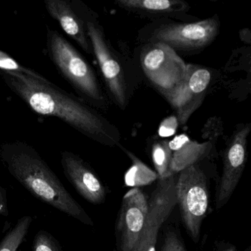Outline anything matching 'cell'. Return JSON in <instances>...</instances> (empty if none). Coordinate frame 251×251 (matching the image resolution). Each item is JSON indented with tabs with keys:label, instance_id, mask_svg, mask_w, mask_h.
<instances>
[{
	"label": "cell",
	"instance_id": "20",
	"mask_svg": "<svg viewBox=\"0 0 251 251\" xmlns=\"http://www.w3.org/2000/svg\"><path fill=\"white\" fill-rule=\"evenodd\" d=\"M33 251H63L56 239L45 230H40L35 236Z\"/></svg>",
	"mask_w": 251,
	"mask_h": 251
},
{
	"label": "cell",
	"instance_id": "2",
	"mask_svg": "<svg viewBox=\"0 0 251 251\" xmlns=\"http://www.w3.org/2000/svg\"><path fill=\"white\" fill-rule=\"evenodd\" d=\"M0 159L8 173L36 198L87 226L93 220L65 189L33 147L22 141L0 146Z\"/></svg>",
	"mask_w": 251,
	"mask_h": 251
},
{
	"label": "cell",
	"instance_id": "8",
	"mask_svg": "<svg viewBox=\"0 0 251 251\" xmlns=\"http://www.w3.org/2000/svg\"><path fill=\"white\" fill-rule=\"evenodd\" d=\"M217 17L192 23H176L161 26L152 34V43L159 42L172 49L192 51L208 46L218 34Z\"/></svg>",
	"mask_w": 251,
	"mask_h": 251
},
{
	"label": "cell",
	"instance_id": "1",
	"mask_svg": "<svg viewBox=\"0 0 251 251\" xmlns=\"http://www.w3.org/2000/svg\"><path fill=\"white\" fill-rule=\"evenodd\" d=\"M0 76L10 90L36 114L56 117L102 145L113 146L119 143L115 129L104 117L48 79L2 70Z\"/></svg>",
	"mask_w": 251,
	"mask_h": 251
},
{
	"label": "cell",
	"instance_id": "6",
	"mask_svg": "<svg viewBox=\"0 0 251 251\" xmlns=\"http://www.w3.org/2000/svg\"><path fill=\"white\" fill-rule=\"evenodd\" d=\"M149 198L140 188H132L122 200L115 225L116 251H132L148 220Z\"/></svg>",
	"mask_w": 251,
	"mask_h": 251
},
{
	"label": "cell",
	"instance_id": "3",
	"mask_svg": "<svg viewBox=\"0 0 251 251\" xmlns=\"http://www.w3.org/2000/svg\"><path fill=\"white\" fill-rule=\"evenodd\" d=\"M48 56L59 74L83 98L101 104L104 97L96 75L81 54L59 32L47 26Z\"/></svg>",
	"mask_w": 251,
	"mask_h": 251
},
{
	"label": "cell",
	"instance_id": "14",
	"mask_svg": "<svg viewBox=\"0 0 251 251\" xmlns=\"http://www.w3.org/2000/svg\"><path fill=\"white\" fill-rule=\"evenodd\" d=\"M170 149L173 152L170 173L177 175L182 170L209 157L213 149L211 142H200L192 141L186 135L176 136L173 140L169 141Z\"/></svg>",
	"mask_w": 251,
	"mask_h": 251
},
{
	"label": "cell",
	"instance_id": "4",
	"mask_svg": "<svg viewBox=\"0 0 251 251\" xmlns=\"http://www.w3.org/2000/svg\"><path fill=\"white\" fill-rule=\"evenodd\" d=\"M176 196L185 229L191 239L198 243L210 199L208 178L199 164L176 175Z\"/></svg>",
	"mask_w": 251,
	"mask_h": 251
},
{
	"label": "cell",
	"instance_id": "21",
	"mask_svg": "<svg viewBox=\"0 0 251 251\" xmlns=\"http://www.w3.org/2000/svg\"><path fill=\"white\" fill-rule=\"evenodd\" d=\"M160 251H187L180 233L174 228L166 230Z\"/></svg>",
	"mask_w": 251,
	"mask_h": 251
},
{
	"label": "cell",
	"instance_id": "22",
	"mask_svg": "<svg viewBox=\"0 0 251 251\" xmlns=\"http://www.w3.org/2000/svg\"><path fill=\"white\" fill-rule=\"evenodd\" d=\"M177 119L176 117H170L161 123L159 128V134L161 136H170L176 133L177 127Z\"/></svg>",
	"mask_w": 251,
	"mask_h": 251
},
{
	"label": "cell",
	"instance_id": "16",
	"mask_svg": "<svg viewBox=\"0 0 251 251\" xmlns=\"http://www.w3.org/2000/svg\"><path fill=\"white\" fill-rule=\"evenodd\" d=\"M125 151L132 161L131 167L125 176V183L126 186L139 188L141 186H149L158 180L159 177L156 172L151 170L130 151L127 150H125Z\"/></svg>",
	"mask_w": 251,
	"mask_h": 251
},
{
	"label": "cell",
	"instance_id": "11",
	"mask_svg": "<svg viewBox=\"0 0 251 251\" xmlns=\"http://www.w3.org/2000/svg\"><path fill=\"white\" fill-rule=\"evenodd\" d=\"M250 131V126L239 127L233 133L225 149L223 170L216 191V209H220L227 203L240 180L246 164L247 145Z\"/></svg>",
	"mask_w": 251,
	"mask_h": 251
},
{
	"label": "cell",
	"instance_id": "12",
	"mask_svg": "<svg viewBox=\"0 0 251 251\" xmlns=\"http://www.w3.org/2000/svg\"><path fill=\"white\" fill-rule=\"evenodd\" d=\"M61 163L64 175L79 195L95 205L104 202L108 191L88 163L67 151L61 152Z\"/></svg>",
	"mask_w": 251,
	"mask_h": 251
},
{
	"label": "cell",
	"instance_id": "13",
	"mask_svg": "<svg viewBox=\"0 0 251 251\" xmlns=\"http://www.w3.org/2000/svg\"><path fill=\"white\" fill-rule=\"evenodd\" d=\"M45 5L48 14L58 22L66 34L86 53L92 54V47L84 22L77 15L71 2L67 0H45Z\"/></svg>",
	"mask_w": 251,
	"mask_h": 251
},
{
	"label": "cell",
	"instance_id": "5",
	"mask_svg": "<svg viewBox=\"0 0 251 251\" xmlns=\"http://www.w3.org/2000/svg\"><path fill=\"white\" fill-rule=\"evenodd\" d=\"M144 73L163 95L182 81L186 64L170 47L159 42L148 45L141 55Z\"/></svg>",
	"mask_w": 251,
	"mask_h": 251
},
{
	"label": "cell",
	"instance_id": "7",
	"mask_svg": "<svg viewBox=\"0 0 251 251\" xmlns=\"http://www.w3.org/2000/svg\"><path fill=\"white\" fill-rule=\"evenodd\" d=\"M176 175L158 178L149 198V212L143 231L132 251H156L158 232L177 205Z\"/></svg>",
	"mask_w": 251,
	"mask_h": 251
},
{
	"label": "cell",
	"instance_id": "23",
	"mask_svg": "<svg viewBox=\"0 0 251 251\" xmlns=\"http://www.w3.org/2000/svg\"><path fill=\"white\" fill-rule=\"evenodd\" d=\"M0 215H8L7 191L2 186H0Z\"/></svg>",
	"mask_w": 251,
	"mask_h": 251
},
{
	"label": "cell",
	"instance_id": "18",
	"mask_svg": "<svg viewBox=\"0 0 251 251\" xmlns=\"http://www.w3.org/2000/svg\"><path fill=\"white\" fill-rule=\"evenodd\" d=\"M32 221L30 216H25L20 219L0 243V251H17L25 240Z\"/></svg>",
	"mask_w": 251,
	"mask_h": 251
},
{
	"label": "cell",
	"instance_id": "9",
	"mask_svg": "<svg viewBox=\"0 0 251 251\" xmlns=\"http://www.w3.org/2000/svg\"><path fill=\"white\" fill-rule=\"evenodd\" d=\"M82 20L107 87L117 103L124 108L127 102V92L123 67L111 51L101 26L91 19Z\"/></svg>",
	"mask_w": 251,
	"mask_h": 251
},
{
	"label": "cell",
	"instance_id": "25",
	"mask_svg": "<svg viewBox=\"0 0 251 251\" xmlns=\"http://www.w3.org/2000/svg\"><path fill=\"white\" fill-rule=\"evenodd\" d=\"M245 251H251V246H248V248L245 250Z\"/></svg>",
	"mask_w": 251,
	"mask_h": 251
},
{
	"label": "cell",
	"instance_id": "10",
	"mask_svg": "<svg viewBox=\"0 0 251 251\" xmlns=\"http://www.w3.org/2000/svg\"><path fill=\"white\" fill-rule=\"evenodd\" d=\"M211 80V72L208 69L186 64V74L182 81L164 94L176 110L180 124H186L191 116L201 106Z\"/></svg>",
	"mask_w": 251,
	"mask_h": 251
},
{
	"label": "cell",
	"instance_id": "24",
	"mask_svg": "<svg viewBox=\"0 0 251 251\" xmlns=\"http://www.w3.org/2000/svg\"><path fill=\"white\" fill-rule=\"evenodd\" d=\"M215 251H238V250L232 244L220 242L216 245Z\"/></svg>",
	"mask_w": 251,
	"mask_h": 251
},
{
	"label": "cell",
	"instance_id": "17",
	"mask_svg": "<svg viewBox=\"0 0 251 251\" xmlns=\"http://www.w3.org/2000/svg\"><path fill=\"white\" fill-rule=\"evenodd\" d=\"M173 152L169 145V141H158L152 145L151 157L153 163L155 171L159 178L173 176L170 173Z\"/></svg>",
	"mask_w": 251,
	"mask_h": 251
},
{
	"label": "cell",
	"instance_id": "15",
	"mask_svg": "<svg viewBox=\"0 0 251 251\" xmlns=\"http://www.w3.org/2000/svg\"><path fill=\"white\" fill-rule=\"evenodd\" d=\"M120 8L147 15H172L187 10L188 4L180 0H117Z\"/></svg>",
	"mask_w": 251,
	"mask_h": 251
},
{
	"label": "cell",
	"instance_id": "19",
	"mask_svg": "<svg viewBox=\"0 0 251 251\" xmlns=\"http://www.w3.org/2000/svg\"><path fill=\"white\" fill-rule=\"evenodd\" d=\"M0 70L21 73V74L31 76L35 78L42 79V80L46 78L35 70H30L22 65L14 58L2 50H0Z\"/></svg>",
	"mask_w": 251,
	"mask_h": 251
}]
</instances>
